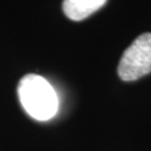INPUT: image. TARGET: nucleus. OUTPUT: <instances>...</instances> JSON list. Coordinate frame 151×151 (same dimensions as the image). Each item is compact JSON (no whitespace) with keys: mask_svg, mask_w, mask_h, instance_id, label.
<instances>
[{"mask_svg":"<svg viewBox=\"0 0 151 151\" xmlns=\"http://www.w3.org/2000/svg\"><path fill=\"white\" fill-rule=\"evenodd\" d=\"M18 97L24 110L37 121H48L58 112V96L43 76L27 74L19 81Z\"/></svg>","mask_w":151,"mask_h":151,"instance_id":"obj_1","label":"nucleus"},{"mask_svg":"<svg viewBox=\"0 0 151 151\" xmlns=\"http://www.w3.org/2000/svg\"><path fill=\"white\" fill-rule=\"evenodd\" d=\"M151 72V32L141 34L124 50L118 74L125 82L135 81Z\"/></svg>","mask_w":151,"mask_h":151,"instance_id":"obj_2","label":"nucleus"},{"mask_svg":"<svg viewBox=\"0 0 151 151\" xmlns=\"http://www.w3.org/2000/svg\"><path fill=\"white\" fill-rule=\"evenodd\" d=\"M106 0H64L63 11L70 20L80 22L105 5Z\"/></svg>","mask_w":151,"mask_h":151,"instance_id":"obj_3","label":"nucleus"}]
</instances>
